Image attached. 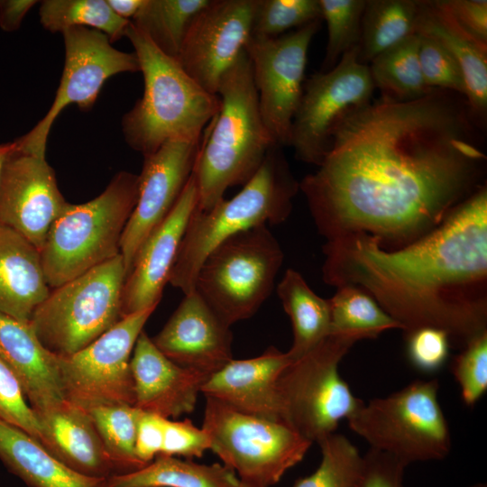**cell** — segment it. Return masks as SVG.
Returning <instances> with one entry per match:
<instances>
[{"label": "cell", "mask_w": 487, "mask_h": 487, "mask_svg": "<svg viewBox=\"0 0 487 487\" xmlns=\"http://www.w3.org/2000/svg\"><path fill=\"white\" fill-rule=\"evenodd\" d=\"M239 482L224 464L159 455L142 468L106 478L103 487H237Z\"/></svg>", "instance_id": "28"}, {"label": "cell", "mask_w": 487, "mask_h": 487, "mask_svg": "<svg viewBox=\"0 0 487 487\" xmlns=\"http://www.w3.org/2000/svg\"><path fill=\"white\" fill-rule=\"evenodd\" d=\"M125 37L133 46L144 81L142 96L122 119L125 142L146 156L171 140L201 139L219 110V96L201 87L132 22Z\"/></svg>", "instance_id": "4"}, {"label": "cell", "mask_w": 487, "mask_h": 487, "mask_svg": "<svg viewBox=\"0 0 487 487\" xmlns=\"http://www.w3.org/2000/svg\"><path fill=\"white\" fill-rule=\"evenodd\" d=\"M258 0H209L193 18L177 60L206 91L217 95L223 75L244 51Z\"/></svg>", "instance_id": "16"}, {"label": "cell", "mask_w": 487, "mask_h": 487, "mask_svg": "<svg viewBox=\"0 0 487 487\" xmlns=\"http://www.w3.org/2000/svg\"><path fill=\"white\" fill-rule=\"evenodd\" d=\"M230 327L194 290L152 340L175 363L210 376L233 360Z\"/></svg>", "instance_id": "20"}, {"label": "cell", "mask_w": 487, "mask_h": 487, "mask_svg": "<svg viewBox=\"0 0 487 487\" xmlns=\"http://www.w3.org/2000/svg\"><path fill=\"white\" fill-rule=\"evenodd\" d=\"M438 388L437 380H418L387 397L363 402L347 418L349 427L372 449L406 466L441 460L450 452L451 436Z\"/></svg>", "instance_id": "8"}, {"label": "cell", "mask_w": 487, "mask_h": 487, "mask_svg": "<svg viewBox=\"0 0 487 487\" xmlns=\"http://www.w3.org/2000/svg\"><path fill=\"white\" fill-rule=\"evenodd\" d=\"M36 415L42 446L61 463L93 478L116 474L87 410L65 400Z\"/></svg>", "instance_id": "24"}, {"label": "cell", "mask_w": 487, "mask_h": 487, "mask_svg": "<svg viewBox=\"0 0 487 487\" xmlns=\"http://www.w3.org/2000/svg\"><path fill=\"white\" fill-rule=\"evenodd\" d=\"M328 299L330 335H344L362 339L376 338L390 329H401L365 290L353 285L336 288Z\"/></svg>", "instance_id": "32"}, {"label": "cell", "mask_w": 487, "mask_h": 487, "mask_svg": "<svg viewBox=\"0 0 487 487\" xmlns=\"http://www.w3.org/2000/svg\"><path fill=\"white\" fill-rule=\"evenodd\" d=\"M482 133L465 96L443 89L349 112L299 182L317 231L326 241L365 233L385 250L426 235L486 185Z\"/></svg>", "instance_id": "1"}, {"label": "cell", "mask_w": 487, "mask_h": 487, "mask_svg": "<svg viewBox=\"0 0 487 487\" xmlns=\"http://www.w3.org/2000/svg\"><path fill=\"white\" fill-rule=\"evenodd\" d=\"M61 33L65 63L60 86L42 119L29 133L15 140L17 150L24 153L45 157L50 131L65 107L76 104L82 111H89L109 78L140 71L135 53L116 50L99 31L72 27Z\"/></svg>", "instance_id": "14"}, {"label": "cell", "mask_w": 487, "mask_h": 487, "mask_svg": "<svg viewBox=\"0 0 487 487\" xmlns=\"http://www.w3.org/2000/svg\"><path fill=\"white\" fill-rule=\"evenodd\" d=\"M471 487H487V485L485 483H482V482H478V483H474Z\"/></svg>", "instance_id": "51"}, {"label": "cell", "mask_w": 487, "mask_h": 487, "mask_svg": "<svg viewBox=\"0 0 487 487\" xmlns=\"http://www.w3.org/2000/svg\"><path fill=\"white\" fill-rule=\"evenodd\" d=\"M237 487H254V486L240 480Z\"/></svg>", "instance_id": "50"}, {"label": "cell", "mask_w": 487, "mask_h": 487, "mask_svg": "<svg viewBox=\"0 0 487 487\" xmlns=\"http://www.w3.org/2000/svg\"><path fill=\"white\" fill-rule=\"evenodd\" d=\"M277 294L292 326L293 342L288 354L293 361L330 335L329 301L317 295L303 276L290 268L278 284Z\"/></svg>", "instance_id": "29"}, {"label": "cell", "mask_w": 487, "mask_h": 487, "mask_svg": "<svg viewBox=\"0 0 487 487\" xmlns=\"http://www.w3.org/2000/svg\"><path fill=\"white\" fill-rule=\"evenodd\" d=\"M0 459L30 487H103L105 481L72 470L29 434L1 419Z\"/></svg>", "instance_id": "27"}, {"label": "cell", "mask_w": 487, "mask_h": 487, "mask_svg": "<svg viewBox=\"0 0 487 487\" xmlns=\"http://www.w3.org/2000/svg\"><path fill=\"white\" fill-rule=\"evenodd\" d=\"M155 308L126 316L81 350L57 355L67 400L86 410L102 405L134 406L131 357Z\"/></svg>", "instance_id": "13"}, {"label": "cell", "mask_w": 487, "mask_h": 487, "mask_svg": "<svg viewBox=\"0 0 487 487\" xmlns=\"http://www.w3.org/2000/svg\"><path fill=\"white\" fill-rule=\"evenodd\" d=\"M125 278L119 254L51 290L30 320L41 345L67 356L109 330L122 318Z\"/></svg>", "instance_id": "9"}, {"label": "cell", "mask_w": 487, "mask_h": 487, "mask_svg": "<svg viewBox=\"0 0 487 487\" xmlns=\"http://www.w3.org/2000/svg\"><path fill=\"white\" fill-rule=\"evenodd\" d=\"M202 139V138H201ZM201 139H176L143 156L138 198L124 228L120 252L126 275L149 234L166 218L194 170Z\"/></svg>", "instance_id": "17"}, {"label": "cell", "mask_w": 487, "mask_h": 487, "mask_svg": "<svg viewBox=\"0 0 487 487\" xmlns=\"http://www.w3.org/2000/svg\"><path fill=\"white\" fill-rule=\"evenodd\" d=\"M291 361L288 352L272 345L259 356L233 359L209 376L201 393L240 412L281 422L277 381Z\"/></svg>", "instance_id": "22"}, {"label": "cell", "mask_w": 487, "mask_h": 487, "mask_svg": "<svg viewBox=\"0 0 487 487\" xmlns=\"http://www.w3.org/2000/svg\"><path fill=\"white\" fill-rule=\"evenodd\" d=\"M358 54L359 47H354L332 69L316 72L304 81L289 142L299 161L318 167L339 122L372 100L375 87L369 67L359 61Z\"/></svg>", "instance_id": "12"}, {"label": "cell", "mask_w": 487, "mask_h": 487, "mask_svg": "<svg viewBox=\"0 0 487 487\" xmlns=\"http://www.w3.org/2000/svg\"><path fill=\"white\" fill-rule=\"evenodd\" d=\"M418 59L427 85L460 94L466 98V85L463 71L449 51L433 38L418 33Z\"/></svg>", "instance_id": "39"}, {"label": "cell", "mask_w": 487, "mask_h": 487, "mask_svg": "<svg viewBox=\"0 0 487 487\" xmlns=\"http://www.w3.org/2000/svg\"><path fill=\"white\" fill-rule=\"evenodd\" d=\"M419 38L415 33L381 52L369 64L370 74L381 96L395 102L420 98L435 88L423 77L418 59Z\"/></svg>", "instance_id": "31"}, {"label": "cell", "mask_w": 487, "mask_h": 487, "mask_svg": "<svg viewBox=\"0 0 487 487\" xmlns=\"http://www.w3.org/2000/svg\"><path fill=\"white\" fill-rule=\"evenodd\" d=\"M69 202L45 157L13 152L0 174V225L24 237L39 251Z\"/></svg>", "instance_id": "18"}, {"label": "cell", "mask_w": 487, "mask_h": 487, "mask_svg": "<svg viewBox=\"0 0 487 487\" xmlns=\"http://www.w3.org/2000/svg\"><path fill=\"white\" fill-rule=\"evenodd\" d=\"M87 411L116 474L145 466L135 452L137 424L142 410L133 405L114 404L97 406Z\"/></svg>", "instance_id": "35"}, {"label": "cell", "mask_w": 487, "mask_h": 487, "mask_svg": "<svg viewBox=\"0 0 487 487\" xmlns=\"http://www.w3.org/2000/svg\"><path fill=\"white\" fill-rule=\"evenodd\" d=\"M299 189L282 147L268 152L255 175L230 199L211 208H195L189 217L169 283L184 295L194 291L196 277L207 254L232 235L262 225H279L288 219Z\"/></svg>", "instance_id": "5"}, {"label": "cell", "mask_w": 487, "mask_h": 487, "mask_svg": "<svg viewBox=\"0 0 487 487\" xmlns=\"http://www.w3.org/2000/svg\"><path fill=\"white\" fill-rule=\"evenodd\" d=\"M15 149V141L0 144V174L5 161Z\"/></svg>", "instance_id": "49"}, {"label": "cell", "mask_w": 487, "mask_h": 487, "mask_svg": "<svg viewBox=\"0 0 487 487\" xmlns=\"http://www.w3.org/2000/svg\"><path fill=\"white\" fill-rule=\"evenodd\" d=\"M0 359L17 378L35 413L66 400L58 356L41 345L30 323L1 312Z\"/></svg>", "instance_id": "23"}, {"label": "cell", "mask_w": 487, "mask_h": 487, "mask_svg": "<svg viewBox=\"0 0 487 487\" xmlns=\"http://www.w3.org/2000/svg\"><path fill=\"white\" fill-rule=\"evenodd\" d=\"M358 340L329 335L280 372L277 388L281 422L317 444L335 433L363 401L339 374V363Z\"/></svg>", "instance_id": "10"}, {"label": "cell", "mask_w": 487, "mask_h": 487, "mask_svg": "<svg viewBox=\"0 0 487 487\" xmlns=\"http://www.w3.org/2000/svg\"><path fill=\"white\" fill-rule=\"evenodd\" d=\"M39 15L41 25L51 32L86 27L105 33L111 42L125 37L131 23L116 15L106 0H45Z\"/></svg>", "instance_id": "34"}, {"label": "cell", "mask_w": 487, "mask_h": 487, "mask_svg": "<svg viewBox=\"0 0 487 487\" xmlns=\"http://www.w3.org/2000/svg\"><path fill=\"white\" fill-rule=\"evenodd\" d=\"M445 3L460 27L487 46V1L445 0Z\"/></svg>", "instance_id": "45"}, {"label": "cell", "mask_w": 487, "mask_h": 487, "mask_svg": "<svg viewBox=\"0 0 487 487\" xmlns=\"http://www.w3.org/2000/svg\"><path fill=\"white\" fill-rule=\"evenodd\" d=\"M464 403L472 407L487 390V332L469 341L451 365Z\"/></svg>", "instance_id": "40"}, {"label": "cell", "mask_w": 487, "mask_h": 487, "mask_svg": "<svg viewBox=\"0 0 487 487\" xmlns=\"http://www.w3.org/2000/svg\"><path fill=\"white\" fill-rule=\"evenodd\" d=\"M365 3L366 0H319L328 34L321 72L332 69L346 51L359 46Z\"/></svg>", "instance_id": "37"}, {"label": "cell", "mask_w": 487, "mask_h": 487, "mask_svg": "<svg viewBox=\"0 0 487 487\" xmlns=\"http://www.w3.org/2000/svg\"><path fill=\"white\" fill-rule=\"evenodd\" d=\"M166 418L155 413L142 411L138 424L135 452L144 464L151 463L161 455Z\"/></svg>", "instance_id": "46"}, {"label": "cell", "mask_w": 487, "mask_h": 487, "mask_svg": "<svg viewBox=\"0 0 487 487\" xmlns=\"http://www.w3.org/2000/svg\"><path fill=\"white\" fill-rule=\"evenodd\" d=\"M283 258L266 225L239 232L207 254L194 290L231 326L252 317L267 300Z\"/></svg>", "instance_id": "7"}, {"label": "cell", "mask_w": 487, "mask_h": 487, "mask_svg": "<svg viewBox=\"0 0 487 487\" xmlns=\"http://www.w3.org/2000/svg\"><path fill=\"white\" fill-rule=\"evenodd\" d=\"M363 458V472L360 487H404L406 465L403 463L372 448Z\"/></svg>", "instance_id": "44"}, {"label": "cell", "mask_w": 487, "mask_h": 487, "mask_svg": "<svg viewBox=\"0 0 487 487\" xmlns=\"http://www.w3.org/2000/svg\"><path fill=\"white\" fill-rule=\"evenodd\" d=\"M0 419L23 430L42 445L43 434L38 417L17 378L1 359Z\"/></svg>", "instance_id": "41"}, {"label": "cell", "mask_w": 487, "mask_h": 487, "mask_svg": "<svg viewBox=\"0 0 487 487\" xmlns=\"http://www.w3.org/2000/svg\"><path fill=\"white\" fill-rule=\"evenodd\" d=\"M321 21L278 37L251 35L245 43L260 113L275 145L289 146L292 120L303 92L308 51Z\"/></svg>", "instance_id": "15"}, {"label": "cell", "mask_w": 487, "mask_h": 487, "mask_svg": "<svg viewBox=\"0 0 487 487\" xmlns=\"http://www.w3.org/2000/svg\"><path fill=\"white\" fill-rule=\"evenodd\" d=\"M418 0H366L362 17L358 60L375 57L416 33Z\"/></svg>", "instance_id": "30"}, {"label": "cell", "mask_w": 487, "mask_h": 487, "mask_svg": "<svg viewBox=\"0 0 487 487\" xmlns=\"http://www.w3.org/2000/svg\"><path fill=\"white\" fill-rule=\"evenodd\" d=\"M209 0H144L132 23L164 54L177 59L195 15Z\"/></svg>", "instance_id": "33"}, {"label": "cell", "mask_w": 487, "mask_h": 487, "mask_svg": "<svg viewBox=\"0 0 487 487\" xmlns=\"http://www.w3.org/2000/svg\"><path fill=\"white\" fill-rule=\"evenodd\" d=\"M320 19L319 0H258L251 35L278 37Z\"/></svg>", "instance_id": "38"}, {"label": "cell", "mask_w": 487, "mask_h": 487, "mask_svg": "<svg viewBox=\"0 0 487 487\" xmlns=\"http://www.w3.org/2000/svg\"><path fill=\"white\" fill-rule=\"evenodd\" d=\"M50 292L40 251L18 233L0 225V312L30 323Z\"/></svg>", "instance_id": "26"}, {"label": "cell", "mask_w": 487, "mask_h": 487, "mask_svg": "<svg viewBox=\"0 0 487 487\" xmlns=\"http://www.w3.org/2000/svg\"><path fill=\"white\" fill-rule=\"evenodd\" d=\"M408 356L419 371L433 372L446 363L450 345L449 335L436 327H421L406 335Z\"/></svg>", "instance_id": "42"}, {"label": "cell", "mask_w": 487, "mask_h": 487, "mask_svg": "<svg viewBox=\"0 0 487 487\" xmlns=\"http://www.w3.org/2000/svg\"><path fill=\"white\" fill-rule=\"evenodd\" d=\"M134 407L166 418L194 411L209 375L182 367L165 356L142 330L131 357Z\"/></svg>", "instance_id": "21"}, {"label": "cell", "mask_w": 487, "mask_h": 487, "mask_svg": "<svg viewBox=\"0 0 487 487\" xmlns=\"http://www.w3.org/2000/svg\"><path fill=\"white\" fill-rule=\"evenodd\" d=\"M111 10L119 17L130 20L141 9L144 0H106Z\"/></svg>", "instance_id": "48"}, {"label": "cell", "mask_w": 487, "mask_h": 487, "mask_svg": "<svg viewBox=\"0 0 487 487\" xmlns=\"http://www.w3.org/2000/svg\"><path fill=\"white\" fill-rule=\"evenodd\" d=\"M210 448L206 432L196 427L191 420L166 419L161 455L184 456L191 460L201 457Z\"/></svg>", "instance_id": "43"}, {"label": "cell", "mask_w": 487, "mask_h": 487, "mask_svg": "<svg viewBox=\"0 0 487 487\" xmlns=\"http://www.w3.org/2000/svg\"><path fill=\"white\" fill-rule=\"evenodd\" d=\"M416 33L437 41L457 61L472 115L483 129L487 117V46L460 27L445 0H418Z\"/></svg>", "instance_id": "25"}, {"label": "cell", "mask_w": 487, "mask_h": 487, "mask_svg": "<svg viewBox=\"0 0 487 487\" xmlns=\"http://www.w3.org/2000/svg\"><path fill=\"white\" fill-rule=\"evenodd\" d=\"M322 458L317 470L293 487H360L363 458L345 436L333 433L318 443Z\"/></svg>", "instance_id": "36"}, {"label": "cell", "mask_w": 487, "mask_h": 487, "mask_svg": "<svg viewBox=\"0 0 487 487\" xmlns=\"http://www.w3.org/2000/svg\"><path fill=\"white\" fill-rule=\"evenodd\" d=\"M38 1L0 0V28L6 32L17 31L30 9Z\"/></svg>", "instance_id": "47"}, {"label": "cell", "mask_w": 487, "mask_h": 487, "mask_svg": "<svg viewBox=\"0 0 487 487\" xmlns=\"http://www.w3.org/2000/svg\"><path fill=\"white\" fill-rule=\"evenodd\" d=\"M138 190L139 176L122 170L96 198L83 204L69 203L40 251L51 289L121 254V239Z\"/></svg>", "instance_id": "6"}, {"label": "cell", "mask_w": 487, "mask_h": 487, "mask_svg": "<svg viewBox=\"0 0 487 487\" xmlns=\"http://www.w3.org/2000/svg\"><path fill=\"white\" fill-rule=\"evenodd\" d=\"M202 429L212 450L238 478L254 487L276 484L299 464L311 442L286 424L240 412L205 397Z\"/></svg>", "instance_id": "11"}, {"label": "cell", "mask_w": 487, "mask_h": 487, "mask_svg": "<svg viewBox=\"0 0 487 487\" xmlns=\"http://www.w3.org/2000/svg\"><path fill=\"white\" fill-rule=\"evenodd\" d=\"M217 96L220 107L204 131L193 170L201 211L223 199L227 188L245 185L275 145L260 113L244 50L223 75Z\"/></svg>", "instance_id": "3"}, {"label": "cell", "mask_w": 487, "mask_h": 487, "mask_svg": "<svg viewBox=\"0 0 487 487\" xmlns=\"http://www.w3.org/2000/svg\"><path fill=\"white\" fill-rule=\"evenodd\" d=\"M198 199V188L192 171L172 210L144 240L134 257L124 284L122 318L157 308L169 283L185 229Z\"/></svg>", "instance_id": "19"}, {"label": "cell", "mask_w": 487, "mask_h": 487, "mask_svg": "<svg viewBox=\"0 0 487 487\" xmlns=\"http://www.w3.org/2000/svg\"><path fill=\"white\" fill-rule=\"evenodd\" d=\"M324 281L359 287L405 334L430 326L464 347L487 332V186L434 230L395 250L365 233L323 246Z\"/></svg>", "instance_id": "2"}]
</instances>
